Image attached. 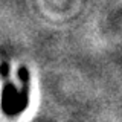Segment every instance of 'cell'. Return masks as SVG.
<instances>
[{"label":"cell","instance_id":"2","mask_svg":"<svg viewBox=\"0 0 122 122\" xmlns=\"http://www.w3.org/2000/svg\"><path fill=\"white\" fill-rule=\"evenodd\" d=\"M8 69H9V66H8L6 63H3L2 66H0V75H2V78H6L8 76Z\"/></svg>","mask_w":122,"mask_h":122},{"label":"cell","instance_id":"1","mask_svg":"<svg viewBox=\"0 0 122 122\" xmlns=\"http://www.w3.org/2000/svg\"><path fill=\"white\" fill-rule=\"evenodd\" d=\"M18 76L21 81V90L18 92L12 82L6 81L2 92V110L8 116H15L26 110L29 104V89H30V78L29 70L26 67H20Z\"/></svg>","mask_w":122,"mask_h":122}]
</instances>
